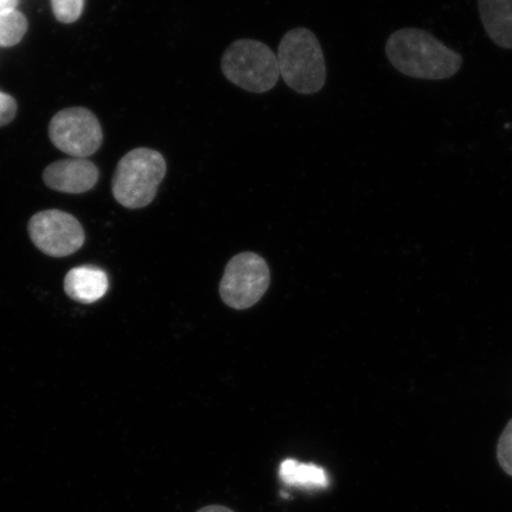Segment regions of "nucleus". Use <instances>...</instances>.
I'll return each instance as SVG.
<instances>
[{
    "mask_svg": "<svg viewBox=\"0 0 512 512\" xmlns=\"http://www.w3.org/2000/svg\"><path fill=\"white\" fill-rule=\"evenodd\" d=\"M197 512H234L226 507H221V505H210V507H206Z\"/></svg>",
    "mask_w": 512,
    "mask_h": 512,
    "instance_id": "obj_17",
    "label": "nucleus"
},
{
    "mask_svg": "<svg viewBox=\"0 0 512 512\" xmlns=\"http://www.w3.org/2000/svg\"><path fill=\"white\" fill-rule=\"evenodd\" d=\"M386 54L396 70L414 79H450L463 66L462 55L422 29L393 32L386 43Z\"/></svg>",
    "mask_w": 512,
    "mask_h": 512,
    "instance_id": "obj_1",
    "label": "nucleus"
},
{
    "mask_svg": "<svg viewBox=\"0 0 512 512\" xmlns=\"http://www.w3.org/2000/svg\"><path fill=\"white\" fill-rule=\"evenodd\" d=\"M108 290L107 274L98 267L81 266L70 270L64 278V291L81 304H93Z\"/></svg>",
    "mask_w": 512,
    "mask_h": 512,
    "instance_id": "obj_9",
    "label": "nucleus"
},
{
    "mask_svg": "<svg viewBox=\"0 0 512 512\" xmlns=\"http://www.w3.org/2000/svg\"><path fill=\"white\" fill-rule=\"evenodd\" d=\"M17 102L11 95L0 92V127L6 126L15 119Z\"/></svg>",
    "mask_w": 512,
    "mask_h": 512,
    "instance_id": "obj_15",
    "label": "nucleus"
},
{
    "mask_svg": "<svg viewBox=\"0 0 512 512\" xmlns=\"http://www.w3.org/2000/svg\"><path fill=\"white\" fill-rule=\"evenodd\" d=\"M31 241L41 252L64 258L79 251L85 243V232L73 215L64 211L43 210L29 222Z\"/></svg>",
    "mask_w": 512,
    "mask_h": 512,
    "instance_id": "obj_7",
    "label": "nucleus"
},
{
    "mask_svg": "<svg viewBox=\"0 0 512 512\" xmlns=\"http://www.w3.org/2000/svg\"><path fill=\"white\" fill-rule=\"evenodd\" d=\"M18 0H0V12L10 9H16Z\"/></svg>",
    "mask_w": 512,
    "mask_h": 512,
    "instance_id": "obj_16",
    "label": "nucleus"
},
{
    "mask_svg": "<svg viewBox=\"0 0 512 512\" xmlns=\"http://www.w3.org/2000/svg\"><path fill=\"white\" fill-rule=\"evenodd\" d=\"M271 284L270 268L260 255L247 252L228 262L220 284L224 304L247 310L264 297Z\"/></svg>",
    "mask_w": 512,
    "mask_h": 512,
    "instance_id": "obj_5",
    "label": "nucleus"
},
{
    "mask_svg": "<svg viewBox=\"0 0 512 512\" xmlns=\"http://www.w3.org/2000/svg\"><path fill=\"white\" fill-rule=\"evenodd\" d=\"M85 0H51V9L57 21L70 24L81 17Z\"/></svg>",
    "mask_w": 512,
    "mask_h": 512,
    "instance_id": "obj_13",
    "label": "nucleus"
},
{
    "mask_svg": "<svg viewBox=\"0 0 512 512\" xmlns=\"http://www.w3.org/2000/svg\"><path fill=\"white\" fill-rule=\"evenodd\" d=\"M168 170L162 153L139 147L120 159L115 169L112 192L115 200L127 209L149 206L157 196Z\"/></svg>",
    "mask_w": 512,
    "mask_h": 512,
    "instance_id": "obj_3",
    "label": "nucleus"
},
{
    "mask_svg": "<svg viewBox=\"0 0 512 512\" xmlns=\"http://www.w3.org/2000/svg\"><path fill=\"white\" fill-rule=\"evenodd\" d=\"M497 459L502 469L512 477V419L499 438Z\"/></svg>",
    "mask_w": 512,
    "mask_h": 512,
    "instance_id": "obj_14",
    "label": "nucleus"
},
{
    "mask_svg": "<svg viewBox=\"0 0 512 512\" xmlns=\"http://www.w3.org/2000/svg\"><path fill=\"white\" fill-rule=\"evenodd\" d=\"M221 70L235 86L255 94L270 92L280 78L274 51L265 43L251 38L230 44L222 56Z\"/></svg>",
    "mask_w": 512,
    "mask_h": 512,
    "instance_id": "obj_4",
    "label": "nucleus"
},
{
    "mask_svg": "<svg viewBox=\"0 0 512 512\" xmlns=\"http://www.w3.org/2000/svg\"><path fill=\"white\" fill-rule=\"evenodd\" d=\"M51 142L73 158L94 155L104 142V132L95 114L87 108H67L55 115L49 124Z\"/></svg>",
    "mask_w": 512,
    "mask_h": 512,
    "instance_id": "obj_6",
    "label": "nucleus"
},
{
    "mask_svg": "<svg viewBox=\"0 0 512 512\" xmlns=\"http://www.w3.org/2000/svg\"><path fill=\"white\" fill-rule=\"evenodd\" d=\"M28 31V19L21 11L10 9L0 12V47L17 46Z\"/></svg>",
    "mask_w": 512,
    "mask_h": 512,
    "instance_id": "obj_12",
    "label": "nucleus"
},
{
    "mask_svg": "<svg viewBox=\"0 0 512 512\" xmlns=\"http://www.w3.org/2000/svg\"><path fill=\"white\" fill-rule=\"evenodd\" d=\"M280 76L294 92L316 94L326 82V64L322 46L306 28L292 29L281 38L277 55Z\"/></svg>",
    "mask_w": 512,
    "mask_h": 512,
    "instance_id": "obj_2",
    "label": "nucleus"
},
{
    "mask_svg": "<svg viewBox=\"0 0 512 512\" xmlns=\"http://www.w3.org/2000/svg\"><path fill=\"white\" fill-rule=\"evenodd\" d=\"M279 477L287 486L303 489H325L330 484L328 472L315 464L286 459L280 465Z\"/></svg>",
    "mask_w": 512,
    "mask_h": 512,
    "instance_id": "obj_11",
    "label": "nucleus"
},
{
    "mask_svg": "<svg viewBox=\"0 0 512 512\" xmlns=\"http://www.w3.org/2000/svg\"><path fill=\"white\" fill-rule=\"evenodd\" d=\"M478 9L491 41L512 49V0H478Z\"/></svg>",
    "mask_w": 512,
    "mask_h": 512,
    "instance_id": "obj_10",
    "label": "nucleus"
},
{
    "mask_svg": "<svg viewBox=\"0 0 512 512\" xmlns=\"http://www.w3.org/2000/svg\"><path fill=\"white\" fill-rule=\"evenodd\" d=\"M43 181L50 189L64 194H83L99 181V170L86 158L62 159L43 172Z\"/></svg>",
    "mask_w": 512,
    "mask_h": 512,
    "instance_id": "obj_8",
    "label": "nucleus"
}]
</instances>
